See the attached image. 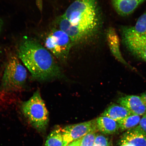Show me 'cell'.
<instances>
[{
    "instance_id": "cell-1",
    "label": "cell",
    "mask_w": 146,
    "mask_h": 146,
    "mask_svg": "<svg viewBox=\"0 0 146 146\" xmlns=\"http://www.w3.org/2000/svg\"><path fill=\"white\" fill-rule=\"evenodd\" d=\"M17 52L18 58L35 79L46 81L63 77L61 68L50 52L33 38L25 36Z\"/></svg>"
},
{
    "instance_id": "cell-2",
    "label": "cell",
    "mask_w": 146,
    "mask_h": 146,
    "mask_svg": "<svg viewBox=\"0 0 146 146\" xmlns=\"http://www.w3.org/2000/svg\"><path fill=\"white\" fill-rule=\"evenodd\" d=\"M88 39L99 30L101 14L97 0H74L62 15Z\"/></svg>"
},
{
    "instance_id": "cell-3",
    "label": "cell",
    "mask_w": 146,
    "mask_h": 146,
    "mask_svg": "<svg viewBox=\"0 0 146 146\" xmlns=\"http://www.w3.org/2000/svg\"><path fill=\"white\" fill-rule=\"evenodd\" d=\"M24 115L33 127L38 131H44L49 122V113L40 91L36 90L21 105Z\"/></svg>"
},
{
    "instance_id": "cell-4",
    "label": "cell",
    "mask_w": 146,
    "mask_h": 146,
    "mask_svg": "<svg viewBox=\"0 0 146 146\" xmlns=\"http://www.w3.org/2000/svg\"><path fill=\"white\" fill-rule=\"evenodd\" d=\"M26 68L15 56H11L3 73L1 87L5 90L17 91L23 88L26 82Z\"/></svg>"
},
{
    "instance_id": "cell-5",
    "label": "cell",
    "mask_w": 146,
    "mask_h": 146,
    "mask_svg": "<svg viewBox=\"0 0 146 146\" xmlns=\"http://www.w3.org/2000/svg\"><path fill=\"white\" fill-rule=\"evenodd\" d=\"M73 45L74 44L71 38L60 29L52 31L46 38L45 42L47 50L62 61L67 59Z\"/></svg>"
},
{
    "instance_id": "cell-6",
    "label": "cell",
    "mask_w": 146,
    "mask_h": 146,
    "mask_svg": "<svg viewBox=\"0 0 146 146\" xmlns=\"http://www.w3.org/2000/svg\"><path fill=\"white\" fill-rule=\"evenodd\" d=\"M121 34L122 42L127 50L146 62V37L137 32L134 27H122Z\"/></svg>"
},
{
    "instance_id": "cell-7",
    "label": "cell",
    "mask_w": 146,
    "mask_h": 146,
    "mask_svg": "<svg viewBox=\"0 0 146 146\" xmlns=\"http://www.w3.org/2000/svg\"><path fill=\"white\" fill-rule=\"evenodd\" d=\"M96 119L84 123L66 126L62 129L64 143L66 146L71 142L83 138L92 132H96Z\"/></svg>"
},
{
    "instance_id": "cell-8",
    "label": "cell",
    "mask_w": 146,
    "mask_h": 146,
    "mask_svg": "<svg viewBox=\"0 0 146 146\" xmlns=\"http://www.w3.org/2000/svg\"><path fill=\"white\" fill-rule=\"evenodd\" d=\"M118 103L126 108L132 114L140 116L146 112V107L140 96L131 95L122 97L119 98Z\"/></svg>"
},
{
    "instance_id": "cell-9",
    "label": "cell",
    "mask_w": 146,
    "mask_h": 146,
    "mask_svg": "<svg viewBox=\"0 0 146 146\" xmlns=\"http://www.w3.org/2000/svg\"><path fill=\"white\" fill-rule=\"evenodd\" d=\"M106 39L111 53L116 59L126 66L133 69L134 68L127 62L122 56L120 50L119 38L115 30L113 27H109L107 30Z\"/></svg>"
},
{
    "instance_id": "cell-10",
    "label": "cell",
    "mask_w": 146,
    "mask_h": 146,
    "mask_svg": "<svg viewBox=\"0 0 146 146\" xmlns=\"http://www.w3.org/2000/svg\"><path fill=\"white\" fill-rule=\"evenodd\" d=\"M58 25L59 29L66 33L71 38L74 44L88 39L83 32L71 24L62 16L58 18Z\"/></svg>"
},
{
    "instance_id": "cell-11",
    "label": "cell",
    "mask_w": 146,
    "mask_h": 146,
    "mask_svg": "<svg viewBox=\"0 0 146 146\" xmlns=\"http://www.w3.org/2000/svg\"><path fill=\"white\" fill-rule=\"evenodd\" d=\"M146 0H111L113 8L117 13L122 16L132 14Z\"/></svg>"
},
{
    "instance_id": "cell-12",
    "label": "cell",
    "mask_w": 146,
    "mask_h": 146,
    "mask_svg": "<svg viewBox=\"0 0 146 146\" xmlns=\"http://www.w3.org/2000/svg\"><path fill=\"white\" fill-rule=\"evenodd\" d=\"M120 140L133 146H146V134L138 125L126 131Z\"/></svg>"
},
{
    "instance_id": "cell-13",
    "label": "cell",
    "mask_w": 146,
    "mask_h": 146,
    "mask_svg": "<svg viewBox=\"0 0 146 146\" xmlns=\"http://www.w3.org/2000/svg\"><path fill=\"white\" fill-rule=\"evenodd\" d=\"M131 114H132L125 107L114 104L106 109L101 116L107 117L118 122Z\"/></svg>"
},
{
    "instance_id": "cell-14",
    "label": "cell",
    "mask_w": 146,
    "mask_h": 146,
    "mask_svg": "<svg viewBox=\"0 0 146 146\" xmlns=\"http://www.w3.org/2000/svg\"><path fill=\"white\" fill-rule=\"evenodd\" d=\"M96 123L98 130L104 134H113L119 129L117 122L107 117H100L96 119Z\"/></svg>"
},
{
    "instance_id": "cell-15",
    "label": "cell",
    "mask_w": 146,
    "mask_h": 146,
    "mask_svg": "<svg viewBox=\"0 0 146 146\" xmlns=\"http://www.w3.org/2000/svg\"><path fill=\"white\" fill-rule=\"evenodd\" d=\"M140 119V116L131 114L117 123L119 129L121 131H127L137 126L139 123Z\"/></svg>"
},
{
    "instance_id": "cell-16",
    "label": "cell",
    "mask_w": 146,
    "mask_h": 146,
    "mask_svg": "<svg viewBox=\"0 0 146 146\" xmlns=\"http://www.w3.org/2000/svg\"><path fill=\"white\" fill-rule=\"evenodd\" d=\"M44 146H65L62 129L52 131L47 137Z\"/></svg>"
},
{
    "instance_id": "cell-17",
    "label": "cell",
    "mask_w": 146,
    "mask_h": 146,
    "mask_svg": "<svg viewBox=\"0 0 146 146\" xmlns=\"http://www.w3.org/2000/svg\"><path fill=\"white\" fill-rule=\"evenodd\" d=\"M134 27L138 33L146 37V12L138 18Z\"/></svg>"
},
{
    "instance_id": "cell-18",
    "label": "cell",
    "mask_w": 146,
    "mask_h": 146,
    "mask_svg": "<svg viewBox=\"0 0 146 146\" xmlns=\"http://www.w3.org/2000/svg\"><path fill=\"white\" fill-rule=\"evenodd\" d=\"M94 146H110L108 139L103 135H96Z\"/></svg>"
},
{
    "instance_id": "cell-19",
    "label": "cell",
    "mask_w": 146,
    "mask_h": 146,
    "mask_svg": "<svg viewBox=\"0 0 146 146\" xmlns=\"http://www.w3.org/2000/svg\"><path fill=\"white\" fill-rule=\"evenodd\" d=\"M138 126L141 130L146 134V112L141 118Z\"/></svg>"
},
{
    "instance_id": "cell-20",
    "label": "cell",
    "mask_w": 146,
    "mask_h": 146,
    "mask_svg": "<svg viewBox=\"0 0 146 146\" xmlns=\"http://www.w3.org/2000/svg\"><path fill=\"white\" fill-rule=\"evenodd\" d=\"M90 133H88L83 137L80 146H87L90 137Z\"/></svg>"
},
{
    "instance_id": "cell-21",
    "label": "cell",
    "mask_w": 146,
    "mask_h": 146,
    "mask_svg": "<svg viewBox=\"0 0 146 146\" xmlns=\"http://www.w3.org/2000/svg\"><path fill=\"white\" fill-rule=\"evenodd\" d=\"M83 138L73 141L66 146H80Z\"/></svg>"
},
{
    "instance_id": "cell-22",
    "label": "cell",
    "mask_w": 146,
    "mask_h": 146,
    "mask_svg": "<svg viewBox=\"0 0 146 146\" xmlns=\"http://www.w3.org/2000/svg\"><path fill=\"white\" fill-rule=\"evenodd\" d=\"M36 4L39 10L42 11L43 9V0H36Z\"/></svg>"
},
{
    "instance_id": "cell-23",
    "label": "cell",
    "mask_w": 146,
    "mask_h": 146,
    "mask_svg": "<svg viewBox=\"0 0 146 146\" xmlns=\"http://www.w3.org/2000/svg\"><path fill=\"white\" fill-rule=\"evenodd\" d=\"M119 146H133L131 144L120 139L119 142Z\"/></svg>"
},
{
    "instance_id": "cell-24",
    "label": "cell",
    "mask_w": 146,
    "mask_h": 146,
    "mask_svg": "<svg viewBox=\"0 0 146 146\" xmlns=\"http://www.w3.org/2000/svg\"><path fill=\"white\" fill-rule=\"evenodd\" d=\"M142 102L146 107V92L143 93L140 96Z\"/></svg>"
},
{
    "instance_id": "cell-25",
    "label": "cell",
    "mask_w": 146,
    "mask_h": 146,
    "mask_svg": "<svg viewBox=\"0 0 146 146\" xmlns=\"http://www.w3.org/2000/svg\"><path fill=\"white\" fill-rule=\"evenodd\" d=\"M3 22L1 20L0 18V32L1 31L2 27Z\"/></svg>"
}]
</instances>
